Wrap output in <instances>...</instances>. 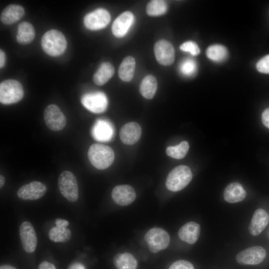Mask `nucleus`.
<instances>
[{
    "label": "nucleus",
    "mask_w": 269,
    "mask_h": 269,
    "mask_svg": "<svg viewBox=\"0 0 269 269\" xmlns=\"http://www.w3.org/2000/svg\"><path fill=\"white\" fill-rule=\"evenodd\" d=\"M81 101L85 108L94 113L104 112L108 106V99L106 95L100 91L84 94L82 96Z\"/></svg>",
    "instance_id": "obj_7"
},
{
    "label": "nucleus",
    "mask_w": 269,
    "mask_h": 269,
    "mask_svg": "<svg viewBox=\"0 0 269 269\" xmlns=\"http://www.w3.org/2000/svg\"><path fill=\"white\" fill-rule=\"evenodd\" d=\"M144 239L149 251L152 253H156L166 249L170 242V237L167 232L156 227L149 230L144 235Z\"/></svg>",
    "instance_id": "obj_6"
},
{
    "label": "nucleus",
    "mask_w": 269,
    "mask_h": 269,
    "mask_svg": "<svg viewBox=\"0 0 269 269\" xmlns=\"http://www.w3.org/2000/svg\"><path fill=\"white\" fill-rule=\"evenodd\" d=\"M192 178V172L187 166H177L168 174L165 181L166 187L172 192L180 191L190 183Z\"/></svg>",
    "instance_id": "obj_3"
},
{
    "label": "nucleus",
    "mask_w": 269,
    "mask_h": 269,
    "mask_svg": "<svg viewBox=\"0 0 269 269\" xmlns=\"http://www.w3.org/2000/svg\"><path fill=\"white\" fill-rule=\"evenodd\" d=\"M19 236L24 250L31 253L35 250L37 238L32 225L28 221L22 222L19 228Z\"/></svg>",
    "instance_id": "obj_12"
},
{
    "label": "nucleus",
    "mask_w": 269,
    "mask_h": 269,
    "mask_svg": "<svg viewBox=\"0 0 269 269\" xmlns=\"http://www.w3.org/2000/svg\"><path fill=\"white\" fill-rule=\"evenodd\" d=\"M24 12V8L20 5H8L1 12L0 21L6 25L13 24L20 19Z\"/></svg>",
    "instance_id": "obj_20"
},
{
    "label": "nucleus",
    "mask_w": 269,
    "mask_h": 269,
    "mask_svg": "<svg viewBox=\"0 0 269 269\" xmlns=\"http://www.w3.org/2000/svg\"><path fill=\"white\" fill-rule=\"evenodd\" d=\"M180 49L183 51L189 52L193 56L197 55L199 54L200 50L197 44L192 41H188L182 43Z\"/></svg>",
    "instance_id": "obj_32"
},
{
    "label": "nucleus",
    "mask_w": 269,
    "mask_h": 269,
    "mask_svg": "<svg viewBox=\"0 0 269 269\" xmlns=\"http://www.w3.org/2000/svg\"><path fill=\"white\" fill-rule=\"evenodd\" d=\"M38 269H56L52 264L47 261L41 262L38 266Z\"/></svg>",
    "instance_id": "obj_37"
},
{
    "label": "nucleus",
    "mask_w": 269,
    "mask_h": 269,
    "mask_svg": "<svg viewBox=\"0 0 269 269\" xmlns=\"http://www.w3.org/2000/svg\"><path fill=\"white\" fill-rule=\"evenodd\" d=\"M44 120L47 127L52 131L62 130L66 124V119L60 108L56 105H49L45 108Z\"/></svg>",
    "instance_id": "obj_8"
},
{
    "label": "nucleus",
    "mask_w": 269,
    "mask_h": 269,
    "mask_svg": "<svg viewBox=\"0 0 269 269\" xmlns=\"http://www.w3.org/2000/svg\"><path fill=\"white\" fill-rule=\"evenodd\" d=\"M168 269H194L193 265L186 260H179L173 263Z\"/></svg>",
    "instance_id": "obj_34"
},
{
    "label": "nucleus",
    "mask_w": 269,
    "mask_h": 269,
    "mask_svg": "<svg viewBox=\"0 0 269 269\" xmlns=\"http://www.w3.org/2000/svg\"><path fill=\"white\" fill-rule=\"evenodd\" d=\"M88 156L93 166L103 170L112 165L114 160L115 154L111 147L101 143H94L89 148Z\"/></svg>",
    "instance_id": "obj_1"
},
{
    "label": "nucleus",
    "mask_w": 269,
    "mask_h": 269,
    "mask_svg": "<svg viewBox=\"0 0 269 269\" xmlns=\"http://www.w3.org/2000/svg\"><path fill=\"white\" fill-rule=\"evenodd\" d=\"M5 183V178L2 175H0V187L2 188Z\"/></svg>",
    "instance_id": "obj_41"
},
{
    "label": "nucleus",
    "mask_w": 269,
    "mask_h": 269,
    "mask_svg": "<svg viewBox=\"0 0 269 269\" xmlns=\"http://www.w3.org/2000/svg\"><path fill=\"white\" fill-rule=\"evenodd\" d=\"M49 238L54 242L65 243L71 238V232L68 228H60L57 227H52L49 231Z\"/></svg>",
    "instance_id": "obj_28"
},
{
    "label": "nucleus",
    "mask_w": 269,
    "mask_h": 269,
    "mask_svg": "<svg viewBox=\"0 0 269 269\" xmlns=\"http://www.w3.org/2000/svg\"><path fill=\"white\" fill-rule=\"evenodd\" d=\"M58 188L62 195L71 202L78 198V185L74 174L69 171H64L59 176Z\"/></svg>",
    "instance_id": "obj_5"
},
{
    "label": "nucleus",
    "mask_w": 269,
    "mask_h": 269,
    "mask_svg": "<svg viewBox=\"0 0 269 269\" xmlns=\"http://www.w3.org/2000/svg\"><path fill=\"white\" fill-rule=\"evenodd\" d=\"M269 222V214L263 209L256 210L253 216L249 227L250 234L253 236L259 235Z\"/></svg>",
    "instance_id": "obj_18"
},
{
    "label": "nucleus",
    "mask_w": 269,
    "mask_h": 269,
    "mask_svg": "<svg viewBox=\"0 0 269 269\" xmlns=\"http://www.w3.org/2000/svg\"><path fill=\"white\" fill-rule=\"evenodd\" d=\"M134 16L130 11H126L121 14L114 21L112 31L114 35L117 37L125 36L134 21Z\"/></svg>",
    "instance_id": "obj_16"
},
{
    "label": "nucleus",
    "mask_w": 269,
    "mask_h": 269,
    "mask_svg": "<svg viewBox=\"0 0 269 269\" xmlns=\"http://www.w3.org/2000/svg\"><path fill=\"white\" fill-rule=\"evenodd\" d=\"M262 121L264 125L269 129V108L266 109L262 113Z\"/></svg>",
    "instance_id": "obj_35"
},
{
    "label": "nucleus",
    "mask_w": 269,
    "mask_h": 269,
    "mask_svg": "<svg viewBox=\"0 0 269 269\" xmlns=\"http://www.w3.org/2000/svg\"><path fill=\"white\" fill-rule=\"evenodd\" d=\"M157 82L156 78L151 75L146 76L142 80L139 87L141 95L147 99H152L156 92Z\"/></svg>",
    "instance_id": "obj_25"
},
{
    "label": "nucleus",
    "mask_w": 269,
    "mask_h": 269,
    "mask_svg": "<svg viewBox=\"0 0 269 269\" xmlns=\"http://www.w3.org/2000/svg\"><path fill=\"white\" fill-rule=\"evenodd\" d=\"M141 134L140 125L136 122H129L121 128L120 136L122 141L127 145H133L139 139Z\"/></svg>",
    "instance_id": "obj_17"
},
{
    "label": "nucleus",
    "mask_w": 269,
    "mask_h": 269,
    "mask_svg": "<svg viewBox=\"0 0 269 269\" xmlns=\"http://www.w3.org/2000/svg\"><path fill=\"white\" fill-rule=\"evenodd\" d=\"M154 52L156 60L161 65L168 66L174 62V49L167 40L161 39L157 41L154 46Z\"/></svg>",
    "instance_id": "obj_11"
},
{
    "label": "nucleus",
    "mask_w": 269,
    "mask_h": 269,
    "mask_svg": "<svg viewBox=\"0 0 269 269\" xmlns=\"http://www.w3.org/2000/svg\"><path fill=\"white\" fill-rule=\"evenodd\" d=\"M246 195V191L243 186L237 182L230 183L226 187L223 195L225 201L230 203L242 201Z\"/></svg>",
    "instance_id": "obj_21"
},
{
    "label": "nucleus",
    "mask_w": 269,
    "mask_h": 269,
    "mask_svg": "<svg viewBox=\"0 0 269 269\" xmlns=\"http://www.w3.org/2000/svg\"><path fill=\"white\" fill-rule=\"evenodd\" d=\"M115 69L109 62L103 63L93 75L94 82L97 85L106 84L114 75Z\"/></svg>",
    "instance_id": "obj_23"
},
{
    "label": "nucleus",
    "mask_w": 269,
    "mask_h": 269,
    "mask_svg": "<svg viewBox=\"0 0 269 269\" xmlns=\"http://www.w3.org/2000/svg\"><path fill=\"white\" fill-rule=\"evenodd\" d=\"M135 66L134 58L131 56L125 57L121 63L118 70L119 76L125 82L130 81L133 78Z\"/></svg>",
    "instance_id": "obj_24"
},
{
    "label": "nucleus",
    "mask_w": 269,
    "mask_h": 269,
    "mask_svg": "<svg viewBox=\"0 0 269 269\" xmlns=\"http://www.w3.org/2000/svg\"><path fill=\"white\" fill-rule=\"evenodd\" d=\"M0 269H16L14 267L8 265H4L1 266L0 267Z\"/></svg>",
    "instance_id": "obj_40"
},
{
    "label": "nucleus",
    "mask_w": 269,
    "mask_h": 269,
    "mask_svg": "<svg viewBox=\"0 0 269 269\" xmlns=\"http://www.w3.org/2000/svg\"><path fill=\"white\" fill-rule=\"evenodd\" d=\"M68 269H85L84 266L79 263H75L69 266Z\"/></svg>",
    "instance_id": "obj_39"
},
{
    "label": "nucleus",
    "mask_w": 269,
    "mask_h": 269,
    "mask_svg": "<svg viewBox=\"0 0 269 269\" xmlns=\"http://www.w3.org/2000/svg\"><path fill=\"white\" fill-rule=\"evenodd\" d=\"M24 91L21 83L14 79H7L0 84V102L4 105L15 104L23 97Z\"/></svg>",
    "instance_id": "obj_4"
},
{
    "label": "nucleus",
    "mask_w": 269,
    "mask_h": 269,
    "mask_svg": "<svg viewBox=\"0 0 269 269\" xmlns=\"http://www.w3.org/2000/svg\"><path fill=\"white\" fill-rule=\"evenodd\" d=\"M189 145L187 141H183L174 146H168L166 149L167 155L175 159H182L187 154Z\"/></svg>",
    "instance_id": "obj_29"
},
{
    "label": "nucleus",
    "mask_w": 269,
    "mask_h": 269,
    "mask_svg": "<svg viewBox=\"0 0 269 269\" xmlns=\"http://www.w3.org/2000/svg\"><path fill=\"white\" fill-rule=\"evenodd\" d=\"M206 55L210 60L220 62L226 59L228 55V52L224 46L220 44H214L207 48Z\"/></svg>",
    "instance_id": "obj_27"
},
{
    "label": "nucleus",
    "mask_w": 269,
    "mask_h": 269,
    "mask_svg": "<svg viewBox=\"0 0 269 269\" xmlns=\"http://www.w3.org/2000/svg\"><path fill=\"white\" fill-rule=\"evenodd\" d=\"M258 71L265 74H269V54L262 58L257 63Z\"/></svg>",
    "instance_id": "obj_33"
},
{
    "label": "nucleus",
    "mask_w": 269,
    "mask_h": 269,
    "mask_svg": "<svg viewBox=\"0 0 269 269\" xmlns=\"http://www.w3.org/2000/svg\"><path fill=\"white\" fill-rule=\"evenodd\" d=\"M266 256V251L264 248L254 246L240 252L236 256V260L241 265H254L262 262Z\"/></svg>",
    "instance_id": "obj_10"
},
{
    "label": "nucleus",
    "mask_w": 269,
    "mask_h": 269,
    "mask_svg": "<svg viewBox=\"0 0 269 269\" xmlns=\"http://www.w3.org/2000/svg\"><path fill=\"white\" fill-rule=\"evenodd\" d=\"M114 201L120 206H127L134 201L136 193L131 185H119L115 186L112 192Z\"/></svg>",
    "instance_id": "obj_15"
},
{
    "label": "nucleus",
    "mask_w": 269,
    "mask_h": 269,
    "mask_svg": "<svg viewBox=\"0 0 269 269\" xmlns=\"http://www.w3.org/2000/svg\"><path fill=\"white\" fill-rule=\"evenodd\" d=\"M200 233V225L194 222H189L180 228L178 234L182 241L193 244L198 240Z\"/></svg>",
    "instance_id": "obj_19"
},
{
    "label": "nucleus",
    "mask_w": 269,
    "mask_h": 269,
    "mask_svg": "<svg viewBox=\"0 0 269 269\" xmlns=\"http://www.w3.org/2000/svg\"><path fill=\"white\" fill-rule=\"evenodd\" d=\"M56 226L60 228H66L69 225L68 221L60 218H57L55 221Z\"/></svg>",
    "instance_id": "obj_36"
},
{
    "label": "nucleus",
    "mask_w": 269,
    "mask_h": 269,
    "mask_svg": "<svg viewBox=\"0 0 269 269\" xmlns=\"http://www.w3.org/2000/svg\"><path fill=\"white\" fill-rule=\"evenodd\" d=\"M46 185L39 181H32L20 187L17 196L24 200H33L42 197L46 193Z\"/></svg>",
    "instance_id": "obj_13"
},
{
    "label": "nucleus",
    "mask_w": 269,
    "mask_h": 269,
    "mask_svg": "<svg viewBox=\"0 0 269 269\" xmlns=\"http://www.w3.org/2000/svg\"><path fill=\"white\" fill-rule=\"evenodd\" d=\"M167 8V4L165 1L153 0L147 3L146 10L149 16H158L165 13Z\"/></svg>",
    "instance_id": "obj_30"
},
{
    "label": "nucleus",
    "mask_w": 269,
    "mask_h": 269,
    "mask_svg": "<svg viewBox=\"0 0 269 269\" xmlns=\"http://www.w3.org/2000/svg\"><path fill=\"white\" fill-rule=\"evenodd\" d=\"M91 134L93 138L97 141L108 142L113 138L115 130L110 122L103 119H99L94 124Z\"/></svg>",
    "instance_id": "obj_14"
},
{
    "label": "nucleus",
    "mask_w": 269,
    "mask_h": 269,
    "mask_svg": "<svg viewBox=\"0 0 269 269\" xmlns=\"http://www.w3.org/2000/svg\"><path fill=\"white\" fill-rule=\"evenodd\" d=\"M5 62V55L4 52L0 49V67L2 68Z\"/></svg>",
    "instance_id": "obj_38"
},
{
    "label": "nucleus",
    "mask_w": 269,
    "mask_h": 269,
    "mask_svg": "<svg viewBox=\"0 0 269 269\" xmlns=\"http://www.w3.org/2000/svg\"><path fill=\"white\" fill-rule=\"evenodd\" d=\"M35 34L33 25L27 21H23L17 27V41L22 45L29 44L34 39Z\"/></svg>",
    "instance_id": "obj_22"
},
{
    "label": "nucleus",
    "mask_w": 269,
    "mask_h": 269,
    "mask_svg": "<svg viewBox=\"0 0 269 269\" xmlns=\"http://www.w3.org/2000/svg\"><path fill=\"white\" fill-rule=\"evenodd\" d=\"M110 20V14L106 9L98 8L85 16L84 23L87 28L97 30L105 27Z\"/></svg>",
    "instance_id": "obj_9"
},
{
    "label": "nucleus",
    "mask_w": 269,
    "mask_h": 269,
    "mask_svg": "<svg viewBox=\"0 0 269 269\" xmlns=\"http://www.w3.org/2000/svg\"><path fill=\"white\" fill-rule=\"evenodd\" d=\"M41 43L43 51L51 56L61 55L67 46L65 36L56 29H51L45 32L42 37Z\"/></svg>",
    "instance_id": "obj_2"
},
{
    "label": "nucleus",
    "mask_w": 269,
    "mask_h": 269,
    "mask_svg": "<svg viewBox=\"0 0 269 269\" xmlns=\"http://www.w3.org/2000/svg\"><path fill=\"white\" fill-rule=\"evenodd\" d=\"M180 71L184 75L190 76L194 75L197 71V65L194 60L187 58L184 60L180 65Z\"/></svg>",
    "instance_id": "obj_31"
},
{
    "label": "nucleus",
    "mask_w": 269,
    "mask_h": 269,
    "mask_svg": "<svg viewBox=\"0 0 269 269\" xmlns=\"http://www.w3.org/2000/svg\"><path fill=\"white\" fill-rule=\"evenodd\" d=\"M113 262L117 269H136L137 266L136 259L128 253L117 254Z\"/></svg>",
    "instance_id": "obj_26"
}]
</instances>
